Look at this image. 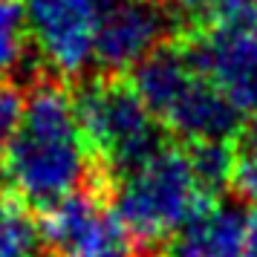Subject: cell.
Instances as JSON below:
<instances>
[{
  "instance_id": "6da1fadb",
  "label": "cell",
  "mask_w": 257,
  "mask_h": 257,
  "mask_svg": "<svg viewBox=\"0 0 257 257\" xmlns=\"http://www.w3.org/2000/svg\"><path fill=\"white\" fill-rule=\"evenodd\" d=\"M0 168L12 197L38 208H49L81 188L90 171V145L84 139L75 95L67 93V87L44 81L26 95L21 127Z\"/></svg>"
},
{
  "instance_id": "7a4b0ae2",
  "label": "cell",
  "mask_w": 257,
  "mask_h": 257,
  "mask_svg": "<svg viewBox=\"0 0 257 257\" xmlns=\"http://www.w3.org/2000/svg\"><path fill=\"white\" fill-rule=\"evenodd\" d=\"M116 179L113 208L142 243H162L176 237L214 199L199 185L188 151L165 145Z\"/></svg>"
},
{
  "instance_id": "3957f363",
  "label": "cell",
  "mask_w": 257,
  "mask_h": 257,
  "mask_svg": "<svg viewBox=\"0 0 257 257\" xmlns=\"http://www.w3.org/2000/svg\"><path fill=\"white\" fill-rule=\"evenodd\" d=\"M75 110L90 153H95L113 176L133 171L162 148L159 118L148 110L133 84L116 78L87 81L75 93Z\"/></svg>"
},
{
  "instance_id": "277c9868",
  "label": "cell",
  "mask_w": 257,
  "mask_h": 257,
  "mask_svg": "<svg viewBox=\"0 0 257 257\" xmlns=\"http://www.w3.org/2000/svg\"><path fill=\"white\" fill-rule=\"evenodd\" d=\"M41 237L52 257H136V237L116 208H107L93 191H72L49 205Z\"/></svg>"
},
{
  "instance_id": "5b68a950",
  "label": "cell",
  "mask_w": 257,
  "mask_h": 257,
  "mask_svg": "<svg viewBox=\"0 0 257 257\" xmlns=\"http://www.w3.org/2000/svg\"><path fill=\"white\" fill-rule=\"evenodd\" d=\"M24 9L32 47L47 70L75 78L93 64L104 9L98 0H24Z\"/></svg>"
},
{
  "instance_id": "8992f818",
  "label": "cell",
  "mask_w": 257,
  "mask_h": 257,
  "mask_svg": "<svg viewBox=\"0 0 257 257\" xmlns=\"http://www.w3.org/2000/svg\"><path fill=\"white\" fill-rule=\"evenodd\" d=\"M168 32L171 15L162 6L153 0H121L101 15L93 61L110 75L136 70L153 49L162 47Z\"/></svg>"
},
{
  "instance_id": "52a82bcc",
  "label": "cell",
  "mask_w": 257,
  "mask_h": 257,
  "mask_svg": "<svg viewBox=\"0 0 257 257\" xmlns=\"http://www.w3.org/2000/svg\"><path fill=\"white\" fill-rule=\"evenodd\" d=\"M188 55L205 78L220 87L240 110L257 107V29H217L185 44Z\"/></svg>"
},
{
  "instance_id": "ba28073f",
  "label": "cell",
  "mask_w": 257,
  "mask_h": 257,
  "mask_svg": "<svg viewBox=\"0 0 257 257\" xmlns=\"http://www.w3.org/2000/svg\"><path fill=\"white\" fill-rule=\"evenodd\" d=\"M243 110L202 72L162 116V124L188 142H231L240 133Z\"/></svg>"
},
{
  "instance_id": "9c48e42d",
  "label": "cell",
  "mask_w": 257,
  "mask_h": 257,
  "mask_svg": "<svg viewBox=\"0 0 257 257\" xmlns=\"http://www.w3.org/2000/svg\"><path fill=\"white\" fill-rule=\"evenodd\" d=\"M245 222L248 217L240 208L211 199L176 234V257H243Z\"/></svg>"
},
{
  "instance_id": "30bf717a",
  "label": "cell",
  "mask_w": 257,
  "mask_h": 257,
  "mask_svg": "<svg viewBox=\"0 0 257 257\" xmlns=\"http://www.w3.org/2000/svg\"><path fill=\"white\" fill-rule=\"evenodd\" d=\"M197 72L199 70L194 67V61H191L185 47L162 44L133 70V81L130 84L139 93L142 101L148 104V110L162 121V116L182 95V90L194 81Z\"/></svg>"
},
{
  "instance_id": "8fae6325",
  "label": "cell",
  "mask_w": 257,
  "mask_h": 257,
  "mask_svg": "<svg viewBox=\"0 0 257 257\" xmlns=\"http://www.w3.org/2000/svg\"><path fill=\"white\" fill-rule=\"evenodd\" d=\"M41 240V225L29 217L26 202L0 199V257H38Z\"/></svg>"
},
{
  "instance_id": "7c38bea8",
  "label": "cell",
  "mask_w": 257,
  "mask_h": 257,
  "mask_svg": "<svg viewBox=\"0 0 257 257\" xmlns=\"http://www.w3.org/2000/svg\"><path fill=\"white\" fill-rule=\"evenodd\" d=\"M32 44L26 9L21 0H0V75L21 70Z\"/></svg>"
},
{
  "instance_id": "4fadbf2b",
  "label": "cell",
  "mask_w": 257,
  "mask_h": 257,
  "mask_svg": "<svg viewBox=\"0 0 257 257\" xmlns=\"http://www.w3.org/2000/svg\"><path fill=\"white\" fill-rule=\"evenodd\" d=\"M188 159H191V168L197 174L199 185L205 188L211 197L220 194L222 188L231 182L237 156H234L228 142H191Z\"/></svg>"
},
{
  "instance_id": "5bb4252c",
  "label": "cell",
  "mask_w": 257,
  "mask_h": 257,
  "mask_svg": "<svg viewBox=\"0 0 257 257\" xmlns=\"http://www.w3.org/2000/svg\"><path fill=\"white\" fill-rule=\"evenodd\" d=\"M24 107H26V98L21 93V87H15L9 81H0V159L6 156L15 133L21 127Z\"/></svg>"
},
{
  "instance_id": "9a60e30c",
  "label": "cell",
  "mask_w": 257,
  "mask_h": 257,
  "mask_svg": "<svg viewBox=\"0 0 257 257\" xmlns=\"http://www.w3.org/2000/svg\"><path fill=\"white\" fill-rule=\"evenodd\" d=\"M205 21L217 29H245L257 26L254 0H211Z\"/></svg>"
},
{
  "instance_id": "2e32d148",
  "label": "cell",
  "mask_w": 257,
  "mask_h": 257,
  "mask_svg": "<svg viewBox=\"0 0 257 257\" xmlns=\"http://www.w3.org/2000/svg\"><path fill=\"white\" fill-rule=\"evenodd\" d=\"M228 185H231V191L243 202L257 208V151H248L243 156H237Z\"/></svg>"
},
{
  "instance_id": "e0dca14e",
  "label": "cell",
  "mask_w": 257,
  "mask_h": 257,
  "mask_svg": "<svg viewBox=\"0 0 257 257\" xmlns=\"http://www.w3.org/2000/svg\"><path fill=\"white\" fill-rule=\"evenodd\" d=\"M211 0H168V9H174L179 18H205Z\"/></svg>"
},
{
  "instance_id": "ac0fdd59",
  "label": "cell",
  "mask_w": 257,
  "mask_h": 257,
  "mask_svg": "<svg viewBox=\"0 0 257 257\" xmlns=\"http://www.w3.org/2000/svg\"><path fill=\"white\" fill-rule=\"evenodd\" d=\"M243 257H257V211H251L248 222H245V254Z\"/></svg>"
},
{
  "instance_id": "d6986e66",
  "label": "cell",
  "mask_w": 257,
  "mask_h": 257,
  "mask_svg": "<svg viewBox=\"0 0 257 257\" xmlns=\"http://www.w3.org/2000/svg\"><path fill=\"white\" fill-rule=\"evenodd\" d=\"M245 136H248V151H257V107L251 110V121H248Z\"/></svg>"
},
{
  "instance_id": "ffe728a7",
  "label": "cell",
  "mask_w": 257,
  "mask_h": 257,
  "mask_svg": "<svg viewBox=\"0 0 257 257\" xmlns=\"http://www.w3.org/2000/svg\"><path fill=\"white\" fill-rule=\"evenodd\" d=\"M98 3H101L104 9H110V6H116V3H121V0H98Z\"/></svg>"
},
{
  "instance_id": "44dd1931",
  "label": "cell",
  "mask_w": 257,
  "mask_h": 257,
  "mask_svg": "<svg viewBox=\"0 0 257 257\" xmlns=\"http://www.w3.org/2000/svg\"><path fill=\"white\" fill-rule=\"evenodd\" d=\"M151 257H171V254H151ZM176 257V254H174Z\"/></svg>"
},
{
  "instance_id": "7402d4cb",
  "label": "cell",
  "mask_w": 257,
  "mask_h": 257,
  "mask_svg": "<svg viewBox=\"0 0 257 257\" xmlns=\"http://www.w3.org/2000/svg\"><path fill=\"white\" fill-rule=\"evenodd\" d=\"M254 18H257V0H254Z\"/></svg>"
}]
</instances>
